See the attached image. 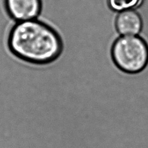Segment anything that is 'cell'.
Here are the masks:
<instances>
[{
  "label": "cell",
  "instance_id": "6da1fadb",
  "mask_svg": "<svg viewBox=\"0 0 148 148\" xmlns=\"http://www.w3.org/2000/svg\"><path fill=\"white\" fill-rule=\"evenodd\" d=\"M10 51L26 62L44 64L54 61L62 51V42L55 31L35 20L19 22L9 37Z\"/></svg>",
  "mask_w": 148,
  "mask_h": 148
},
{
  "label": "cell",
  "instance_id": "7a4b0ae2",
  "mask_svg": "<svg viewBox=\"0 0 148 148\" xmlns=\"http://www.w3.org/2000/svg\"><path fill=\"white\" fill-rule=\"evenodd\" d=\"M111 58L121 72L140 73L148 66V44L138 35L120 36L112 44Z\"/></svg>",
  "mask_w": 148,
  "mask_h": 148
},
{
  "label": "cell",
  "instance_id": "3957f363",
  "mask_svg": "<svg viewBox=\"0 0 148 148\" xmlns=\"http://www.w3.org/2000/svg\"><path fill=\"white\" fill-rule=\"evenodd\" d=\"M8 13L13 19L23 21L35 20L40 14L41 0H5Z\"/></svg>",
  "mask_w": 148,
  "mask_h": 148
},
{
  "label": "cell",
  "instance_id": "277c9868",
  "mask_svg": "<svg viewBox=\"0 0 148 148\" xmlns=\"http://www.w3.org/2000/svg\"><path fill=\"white\" fill-rule=\"evenodd\" d=\"M115 26L119 34L122 36H135L143 28V20L135 10H127L119 12L115 18Z\"/></svg>",
  "mask_w": 148,
  "mask_h": 148
},
{
  "label": "cell",
  "instance_id": "5b68a950",
  "mask_svg": "<svg viewBox=\"0 0 148 148\" xmlns=\"http://www.w3.org/2000/svg\"><path fill=\"white\" fill-rule=\"evenodd\" d=\"M144 0H107L108 7L112 11L120 12L137 9L143 4Z\"/></svg>",
  "mask_w": 148,
  "mask_h": 148
}]
</instances>
